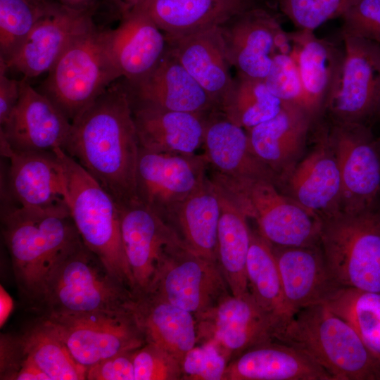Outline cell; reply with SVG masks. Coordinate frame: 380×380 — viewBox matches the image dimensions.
Wrapping results in <instances>:
<instances>
[{
    "label": "cell",
    "instance_id": "cell-3",
    "mask_svg": "<svg viewBox=\"0 0 380 380\" xmlns=\"http://www.w3.org/2000/svg\"><path fill=\"white\" fill-rule=\"evenodd\" d=\"M273 338L304 353L334 380H380V361L325 304L302 308L276 329Z\"/></svg>",
    "mask_w": 380,
    "mask_h": 380
},
{
    "label": "cell",
    "instance_id": "cell-36",
    "mask_svg": "<svg viewBox=\"0 0 380 380\" xmlns=\"http://www.w3.org/2000/svg\"><path fill=\"white\" fill-rule=\"evenodd\" d=\"M28 355L50 380H84L77 363L53 326L43 316L19 336Z\"/></svg>",
    "mask_w": 380,
    "mask_h": 380
},
{
    "label": "cell",
    "instance_id": "cell-45",
    "mask_svg": "<svg viewBox=\"0 0 380 380\" xmlns=\"http://www.w3.org/2000/svg\"><path fill=\"white\" fill-rule=\"evenodd\" d=\"M137 350L118 353L87 368L86 379L135 380L134 354Z\"/></svg>",
    "mask_w": 380,
    "mask_h": 380
},
{
    "label": "cell",
    "instance_id": "cell-15",
    "mask_svg": "<svg viewBox=\"0 0 380 380\" xmlns=\"http://www.w3.org/2000/svg\"><path fill=\"white\" fill-rule=\"evenodd\" d=\"M203 155L159 153L139 147L136 189L139 201L162 221L207 177Z\"/></svg>",
    "mask_w": 380,
    "mask_h": 380
},
{
    "label": "cell",
    "instance_id": "cell-31",
    "mask_svg": "<svg viewBox=\"0 0 380 380\" xmlns=\"http://www.w3.org/2000/svg\"><path fill=\"white\" fill-rule=\"evenodd\" d=\"M258 6L256 0H141L134 7L145 11L167 36L220 27Z\"/></svg>",
    "mask_w": 380,
    "mask_h": 380
},
{
    "label": "cell",
    "instance_id": "cell-13",
    "mask_svg": "<svg viewBox=\"0 0 380 380\" xmlns=\"http://www.w3.org/2000/svg\"><path fill=\"white\" fill-rule=\"evenodd\" d=\"M312 146L277 187L319 218L341 211L338 163L324 118L312 130Z\"/></svg>",
    "mask_w": 380,
    "mask_h": 380
},
{
    "label": "cell",
    "instance_id": "cell-42",
    "mask_svg": "<svg viewBox=\"0 0 380 380\" xmlns=\"http://www.w3.org/2000/svg\"><path fill=\"white\" fill-rule=\"evenodd\" d=\"M229 362L213 343H197L182 359V379L223 380Z\"/></svg>",
    "mask_w": 380,
    "mask_h": 380
},
{
    "label": "cell",
    "instance_id": "cell-8",
    "mask_svg": "<svg viewBox=\"0 0 380 380\" xmlns=\"http://www.w3.org/2000/svg\"><path fill=\"white\" fill-rule=\"evenodd\" d=\"M319 243L343 287L380 293V209L321 217Z\"/></svg>",
    "mask_w": 380,
    "mask_h": 380
},
{
    "label": "cell",
    "instance_id": "cell-28",
    "mask_svg": "<svg viewBox=\"0 0 380 380\" xmlns=\"http://www.w3.org/2000/svg\"><path fill=\"white\" fill-rule=\"evenodd\" d=\"M203 156L210 172L232 177L274 176L252 152L247 131L218 110L205 117Z\"/></svg>",
    "mask_w": 380,
    "mask_h": 380
},
{
    "label": "cell",
    "instance_id": "cell-4",
    "mask_svg": "<svg viewBox=\"0 0 380 380\" xmlns=\"http://www.w3.org/2000/svg\"><path fill=\"white\" fill-rule=\"evenodd\" d=\"M133 297L81 239L49 274L36 311L43 316L130 309Z\"/></svg>",
    "mask_w": 380,
    "mask_h": 380
},
{
    "label": "cell",
    "instance_id": "cell-41",
    "mask_svg": "<svg viewBox=\"0 0 380 380\" xmlns=\"http://www.w3.org/2000/svg\"><path fill=\"white\" fill-rule=\"evenodd\" d=\"M135 380H180L181 360L164 348L146 342L134 354Z\"/></svg>",
    "mask_w": 380,
    "mask_h": 380
},
{
    "label": "cell",
    "instance_id": "cell-33",
    "mask_svg": "<svg viewBox=\"0 0 380 380\" xmlns=\"http://www.w3.org/2000/svg\"><path fill=\"white\" fill-rule=\"evenodd\" d=\"M215 186L220 203L217 244V263L232 294L241 296L249 291L246 262L251 229L244 212L218 186Z\"/></svg>",
    "mask_w": 380,
    "mask_h": 380
},
{
    "label": "cell",
    "instance_id": "cell-32",
    "mask_svg": "<svg viewBox=\"0 0 380 380\" xmlns=\"http://www.w3.org/2000/svg\"><path fill=\"white\" fill-rule=\"evenodd\" d=\"M146 341L157 345L181 360L196 345L194 315L153 291L134 293L130 305Z\"/></svg>",
    "mask_w": 380,
    "mask_h": 380
},
{
    "label": "cell",
    "instance_id": "cell-35",
    "mask_svg": "<svg viewBox=\"0 0 380 380\" xmlns=\"http://www.w3.org/2000/svg\"><path fill=\"white\" fill-rule=\"evenodd\" d=\"M262 79L237 73L218 110L246 131L275 117L284 108Z\"/></svg>",
    "mask_w": 380,
    "mask_h": 380
},
{
    "label": "cell",
    "instance_id": "cell-24",
    "mask_svg": "<svg viewBox=\"0 0 380 380\" xmlns=\"http://www.w3.org/2000/svg\"><path fill=\"white\" fill-rule=\"evenodd\" d=\"M120 207L123 248L134 286V293L147 291L167 244L176 236L140 201Z\"/></svg>",
    "mask_w": 380,
    "mask_h": 380
},
{
    "label": "cell",
    "instance_id": "cell-37",
    "mask_svg": "<svg viewBox=\"0 0 380 380\" xmlns=\"http://www.w3.org/2000/svg\"><path fill=\"white\" fill-rule=\"evenodd\" d=\"M325 305L353 327L380 361V293L343 287Z\"/></svg>",
    "mask_w": 380,
    "mask_h": 380
},
{
    "label": "cell",
    "instance_id": "cell-20",
    "mask_svg": "<svg viewBox=\"0 0 380 380\" xmlns=\"http://www.w3.org/2000/svg\"><path fill=\"white\" fill-rule=\"evenodd\" d=\"M70 128L71 122L60 109L23 77L18 103L0 127V137L16 151H53L63 149Z\"/></svg>",
    "mask_w": 380,
    "mask_h": 380
},
{
    "label": "cell",
    "instance_id": "cell-22",
    "mask_svg": "<svg viewBox=\"0 0 380 380\" xmlns=\"http://www.w3.org/2000/svg\"><path fill=\"white\" fill-rule=\"evenodd\" d=\"M314 124L300 106L286 105L275 117L247 131L251 149L277 186L304 156Z\"/></svg>",
    "mask_w": 380,
    "mask_h": 380
},
{
    "label": "cell",
    "instance_id": "cell-40",
    "mask_svg": "<svg viewBox=\"0 0 380 380\" xmlns=\"http://www.w3.org/2000/svg\"><path fill=\"white\" fill-rule=\"evenodd\" d=\"M264 80L271 92L285 106H297L306 110L300 72L291 53H276Z\"/></svg>",
    "mask_w": 380,
    "mask_h": 380
},
{
    "label": "cell",
    "instance_id": "cell-38",
    "mask_svg": "<svg viewBox=\"0 0 380 380\" xmlns=\"http://www.w3.org/2000/svg\"><path fill=\"white\" fill-rule=\"evenodd\" d=\"M50 2L0 0V62L15 56Z\"/></svg>",
    "mask_w": 380,
    "mask_h": 380
},
{
    "label": "cell",
    "instance_id": "cell-21",
    "mask_svg": "<svg viewBox=\"0 0 380 380\" xmlns=\"http://www.w3.org/2000/svg\"><path fill=\"white\" fill-rule=\"evenodd\" d=\"M288 34L291 54L302 81L305 107L315 126L325 118L338 89L345 57L343 44L319 38L314 31L298 30Z\"/></svg>",
    "mask_w": 380,
    "mask_h": 380
},
{
    "label": "cell",
    "instance_id": "cell-7",
    "mask_svg": "<svg viewBox=\"0 0 380 380\" xmlns=\"http://www.w3.org/2000/svg\"><path fill=\"white\" fill-rule=\"evenodd\" d=\"M208 176L255 221L258 232L272 246L293 247L319 242L320 218L283 194L272 180L211 172Z\"/></svg>",
    "mask_w": 380,
    "mask_h": 380
},
{
    "label": "cell",
    "instance_id": "cell-11",
    "mask_svg": "<svg viewBox=\"0 0 380 380\" xmlns=\"http://www.w3.org/2000/svg\"><path fill=\"white\" fill-rule=\"evenodd\" d=\"M328 122L341 175V211L380 209V139L368 125Z\"/></svg>",
    "mask_w": 380,
    "mask_h": 380
},
{
    "label": "cell",
    "instance_id": "cell-39",
    "mask_svg": "<svg viewBox=\"0 0 380 380\" xmlns=\"http://www.w3.org/2000/svg\"><path fill=\"white\" fill-rule=\"evenodd\" d=\"M354 0H278L283 13L299 30L314 31L344 14Z\"/></svg>",
    "mask_w": 380,
    "mask_h": 380
},
{
    "label": "cell",
    "instance_id": "cell-30",
    "mask_svg": "<svg viewBox=\"0 0 380 380\" xmlns=\"http://www.w3.org/2000/svg\"><path fill=\"white\" fill-rule=\"evenodd\" d=\"M139 147L159 153L194 154L203 145L208 115L131 106Z\"/></svg>",
    "mask_w": 380,
    "mask_h": 380
},
{
    "label": "cell",
    "instance_id": "cell-9",
    "mask_svg": "<svg viewBox=\"0 0 380 380\" xmlns=\"http://www.w3.org/2000/svg\"><path fill=\"white\" fill-rule=\"evenodd\" d=\"M43 317L56 329L74 360L86 369L146 343L131 309Z\"/></svg>",
    "mask_w": 380,
    "mask_h": 380
},
{
    "label": "cell",
    "instance_id": "cell-18",
    "mask_svg": "<svg viewBox=\"0 0 380 380\" xmlns=\"http://www.w3.org/2000/svg\"><path fill=\"white\" fill-rule=\"evenodd\" d=\"M131 106L208 115L217 106L179 61L167 50L145 75L119 79Z\"/></svg>",
    "mask_w": 380,
    "mask_h": 380
},
{
    "label": "cell",
    "instance_id": "cell-1",
    "mask_svg": "<svg viewBox=\"0 0 380 380\" xmlns=\"http://www.w3.org/2000/svg\"><path fill=\"white\" fill-rule=\"evenodd\" d=\"M63 150L92 176L119 206L139 201V151L132 110L119 80L71 122Z\"/></svg>",
    "mask_w": 380,
    "mask_h": 380
},
{
    "label": "cell",
    "instance_id": "cell-48",
    "mask_svg": "<svg viewBox=\"0 0 380 380\" xmlns=\"http://www.w3.org/2000/svg\"><path fill=\"white\" fill-rule=\"evenodd\" d=\"M141 0H119V1L121 3L125 13L127 11L131 8L136 6L137 4H139Z\"/></svg>",
    "mask_w": 380,
    "mask_h": 380
},
{
    "label": "cell",
    "instance_id": "cell-27",
    "mask_svg": "<svg viewBox=\"0 0 380 380\" xmlns=\"http://www.w3.org/2000/svg\"><path fill=\"white\" fill-rule=\"evenodd\" d=\"M223 380H334L298 349L277 340L256 345L232 360Z\"/></svg>",
    "mask_w": 380,
    "mask_h": 380
},
{
    "label": "cell",
    "instance_id": "cell-34",
    "mask_svg": "<svg viewBox=\"0 0 380 380\" xmlns=\"http://www.w3.org/2000/svg\"><path fill=\"white\" fill-rule=\"evenodd\" d=\"M246 276L248 290L262 310L278 319L279 325L291 317L272 246L257 230H251Z\"/></svg>",
    "mask_w": 380,
    "mask_h": 380
},
{
    "label": "cell",
    "instance_id": "cell-16",
    "mask_svg": "<svg viewBox=\"0 0 380 380\" xmlns=\"http://www.w3.org/2000/svg\"><path fill=\"white\" fill-rule=\"evenodd\" d=\"M0 148L9 162L2 202L34 209L69 208L65 167L56 149L16 151L2 137Z\"/></svg>",
    "mask_w": 380,
    "mask_h": 380
},
{
    "label": "cell",
    "instance_id": "cell-10",
    "mask_svg": "<svg viewBox=\"0 0 380 380\" xmlns=\"http://www.w3.org/2000/svg\"><path fill=\"white\" fill-rule=\"evenodd\" d=\"M147 291L194 316L232 293L218 264L193 252L177 238L166 246Z\"/></svg>",
    "mask_w": 380,
    "mask_h": 380
},
{
    "label": "cell",
    "instance_id": "cell-49",
    "mask_svg": "<svg viewBox=\"0 0 380 380\" xmlns=\"http://www.w3.org/2000/svg\"><path fill=\"white\" fill-rule=\"evenodd\" d=\"M109 4L113 6L118 11L120 15L124 13V8L119 0H106Z\"/></svg>",
    "mask_w": 380,
    "mask_h": 380
},
{
    "label": "cell",
    "instance_id": "cell-19",
    "mask_svg": "<svg viewBox=\"0 0 380 380\" xmlns=\"http://www.w3.org/2000/svg\"><path fill=\"white\" fill-rule=\"evenodd\" d=\"M94 11L77 10L51 1L23 44L7 63L29 80L47 73L69 43L93 21Z\"/></svg>",
    "mask_w": 380,
    "mask_h": 380
},
{
    "label": "cell",
    "instance_id": "cell-44",
    "mask_svg": "<svg viewBox=\"0 0 380 380\" xmlns=\"http://www.w3.org/2000/svg\"><path fill=\"white\" fill-rule=\"evenodd\" d=\"M341 18V36L380 44V0H354Z\"/></svg>",
    "mask_w": 380,
    "mask_h": 380
},
{
    "label": "cell",
    "instance_id": "cell-6",
    "mask_svg": "<svg viewBox=\"0 0 380 380\" xmlns=\"http://www.w3.org/2000/svg\"><path fill=\"white\" fill-rule=\"evenodd\" d=\"M56 150L65 167L70 215L83 243L113 277L134 292L122 241L118 204L76 160L62 148Z\"/></svg>",
    "mask_w": 380,
    "mask_h": 380
},
{
    "label": "cell",
    "instance_id": "cell-2",
    "mask_svg": "<svg viewBox=\"0 0 380 380\" xmlns=\"http://www.w3.org/2000/svg\"><path fill=\"white\" fill-rule=\"evenodd\" d=\"M1 232L19 292L37 310L49 274L82 239L68 208L34 209L2 202Z\"/></svg>",
    "mask_w": 380,
    "mask_h": 380
},
{
    "label": "cell",
    "instance_id": "cell-51",
    "mask_svg": "<svg viewBox=\"0 0 380 380\" xmlns=\"http://www.w3.org/2000/svg\"><path fill=\"white\" fill-rule=\"evenodd\" d=\"M376 120H380V110Z\"/></svg>",
    "mask_w": 380,
    "mask_h": 380
},
{
    "label": "cell",
    "instance_id": "cell-23",
    "mask_svg": "<svg viewBox=\"0 0 380 380\" xmlns=\"http://www.w3.org/2000/svg\"><path fill=\"white\" fill-rule=\"evenodd\" d=\"M272 246L291 317L302 308L326 304L343 288L332 276L319 243Z\"/></svg>",
    "mask_w": 380,
    "mask_h": 380
},
{
    "label": "cell",
    "instance_id": "cell-17",
    "mask_svg": "<svg viewBox=\"0 0 380 380\" xmlns=\"http://www.w3.org/2000/svg\"><path fill=\"white\" fill-rule=\"evenodd\" d=\"M227 57L237 73L264 80L276 53H290L288 32L268 11L260 6L220 27Z\"/></svg>",
    "mask_w": 380,
    "mask_h": 380
},
{
    "label": "cell",
    "instance_id": "cell-46",
    "mask_svg": "<svg viewBox=\"0 0 380 380\" xmlns=\"http://www.w3.org/2000/svg\"><path fill=\"white\" fill-rule=\"evenodd\" d=\"M20 93V80L7 75L5 65L0 63V126L8 120L15 108Z\"/></svg>",
    "mask_w": 380,
    "mask_h": 380
},
{
    "label": "cell",
    "instance_id": "cell-29",
    "mask_svg": "<svg viewBox=\"0 0 380 380\" xmlns=\"http://www.w3.org/2000/svg\"><path fill=\"white\" fill-rule=\"evenodd\" d=\"M220 215L219 193L208 175L199 186L179 203L163 222L184 246L217 263Z\"/></svg>",
    "mask_w": 380,
    "mask_h": 380
},
{
    "label": "cell",
    "instance_id": "cell-5",
    "mask_svg": "<svg viewBox=\"0 0 380 380\" xmlns=\"http://www.w3.org/2000/svg\"><path fill=\"white\" fill-rule=\"evenodd\" d=\"M106 30L93 21L66 46L37 89L72 122L120 77Z\"/></svg>",
    "mask_w": 380,
    "mask_h": 380
},
{
    "label": "cell",
    "instance_id": "cell-12",
    "mask_svg": "<svg viewBox=\"0 0 380 380\" xmlns=\"http://www.w3.org/2000/svg\"><path fill=\"white\" fill-rule=\"evenodd\" d=\"M341 37L345 51L341 77L325 118L331 122L369 125L380 110V44Z\"/></svg>",
    "mask_w": 380,
    "mask_h": 380
},
{
    "label": "cell",
    "instance_id": "cell-43",
    "mask_svg": "<svg viewBox=\"0 0 380 380\" xmlns=\"http://www.w3.org/2000/svg\"><path fill=\"white\" fill-rule=\"evenodd\" d=\"M0 348L1 379L50 380L28 355L19 336L1 335Z\"/></svg>",
    "mask_w": 380,
    "mask_h": 380
},
{
    "label": "cell",
    "instance_id": "cell-50",
    "mask_svg": "<svg viewBox=\"0 0 380 380\" xmlns=\"http://www.w3.org/2000/svg\"><path fill=\"white\" fill-rule=\"evenodd\" d=\"M30 1L37 3V4H44L46 2L51 1L50 0H30Z\"/></svg>",
    "mask_w": 380,
    "mask_h": 380
},
{
    "label": "cell",
    "instance_id": "cell-25",
    "mask_svg": "<svg viewBox=\"0 0 380 380\" xmlns=\"http://www.w3.org/2000/svg\"><path fill=\"white\" fill-rule=\"evenodd\" d=\"M106 40L120 79L127 80L139 78L150 72L167 49L165 33L138 7L124 13L115 28L106 30Z\"/></svg>",
    "mask_w": 380,
    "mask_h": 380
},
{
    "label": "cell",
    "instance_id": "cell-47",
    "mask_svg": "<svg viewBox=\"0 0 380 380\" xmlns=\"http://www.w3.org/2000/svg\"><path fill=\"white\" fill-rule=\"evenodd\" d=\"M96 0H58L62 5L77 10L93 11Z\"/></svg>",
    "mask_w": 380,
    "mask_h": 380
},
{
    "label": "cell",
    "instance_id": "cell-26",
    "mask_svg": "<svg viewBox=\"0 0 380 380\" xmlns=\"http://www.w3.org/2000/svg\"><path fill=\"white\" fill-rule=\"evenodd\" d=\"M165 37L167 49L210 96L218 110L234 80L220 27Z\"/></svg>",
    "mask_w": 380,
    "mask_h": 380
},
{
    "label": "cell",
    "instance_id": "cell-14",
    "mask_svg": "<svg viewBox=\"0 0 380 380\" xmlns=\"http://www.w3.org/2000/svg\"><path fill=\"white\" fill-rule=\"evenodd\" d=\"M197 343H213L230 362L246 350L273 340L280 322L262 310L250 291L230 293L195 316Z\"/></svg>",
    "mask_w": 380,
    "mask_h": 380
}]
</instances>
